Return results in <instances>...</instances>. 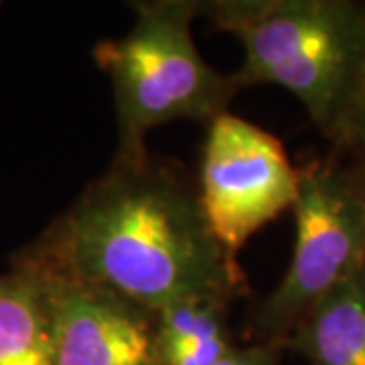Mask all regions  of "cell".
<instances>
[{
  "mask_svg": "<svg viewBox=\"0 0 365 365\" xmlns=\"http://www.w3.org/2000/svg\"><path fill=\"white\" fill-rule=\"evenodd\" d=\"M37 268L116 292L150 313L187 300L227 304L246 280L209 230L195 187L144 158L112 167L57 222Z\"/></svg>",
  "mask_w": 365,
  "mask_h": 365,
  "instance_id": "cell-1",
  "label": "cell"
},
{
  "mask_svg": "<svg viewBox=\"0 0 365 365\" xmlns=\"http://www.w3.org/2000/svg\"><path fill=\"white\" fill-rule=\"evenodd\" d=\"M199 16L244 49L242 90L270 83L290 91L333 140L365 53V4L351 0H209Z\"/></svg>",
  "mask_w": 365,
  "mask_h": 365,
  "instance_id": "cell-2",
  "label": "cell"
},
{
  "mask_svg": "<svg viewBox=\"0 0 365 365\" xmlns=\"http://www.w3.org/2000/svg\"><path fill=\"white\" fill-rule=\"evenodd\" d=\"M132 11L128 33L93 47L114 91L120 158L148 157L146 134L157 126L213 122L242 90L234 73L217 71L197 51L195 0L134 2Z\"/></svg>",
  "mask_w": 365,
  "mask_h": 365,
  "instance_id": "cell-3",
  "label": "cell"
},
{
  "mask_svg": "<svg viewBox=\"0 0 365 365\" xmlns=\"http://www.w3.org/2000/svg\"><path fill=\"white\" fill-rule=\"evenodd\" d=\"M294 248L288 270L254 317L262 337L284 343L302 317L364 268L365 213L361 175L335 160L299 169Z\"/></svg>",
  "mask_w": 365,
  "mask_h": 365,
  "instance_id": "cell-4",
  "label": "cell"
},
{
  "mask_svg": "<svg viewBox=\"0 0 365 365\" xmlns=\"http://www.w3.org/2000/svg\"><path fill=\"white\" fill-rule=\"evenodd\" d=\"M197 193L211 234L237 260L252 235L292 209L299 169L274 134L225 112L207 124Z\"/></svg>",
  "mask_w": 365,
  "mask_h": 365,
  "instance_id": "cell-5",
  "label": "cell"
},
{
  "mask_svg": "<svg viewBox=\"0 0 365 365\" xmlns=\"http://www.w3.org/2000/svg\"><path fill=\"white\" fill-rule=\"evenodd\" d=\"M33 270L49 300L53 365H155V313L112 290Z\"/></svg>",
  "mask_w": 365,
  "mask_h": 365,
  "instance_id": "cell-6",
  "label": "cell"
},
{
  "mask_svg": "<svg viewBox=\"0 0 365 365\" xmlns=\"http://www.w3.org/2000/svg\"><path fill=\"white\" fill-rule=\"evenodd\" d=\"M313 365H365V270L319 300L284 341Z\"/></svg>",
  "mask_w": 365,
  "mask_h": 365,
  "instance_id": "cell-7",
  "label": "cell"
},
{
  "mask_svg": "<svg viewBox=\"0 0 365 365\" xmlns=\"http://www.w3.org/2000/svg\"><path fill=\"white\" fill-rule=\"evenodd\" d=\"M0 365H53L49 300L33 268L0 278Z\"/></svg>",
  "mask_w": 365,
  "mask_h": 365,
  "instance_id": "cell-8",
  "label": "cell"
},
{
  "mask_svg": "<svg viewBox=\"0 0 365 365\" xmlns=\"http://www.w3.org/2000/svg\"><path fill=\"white\" fill-rule=\"evenodd\" d=\"M232 347L222 302L187 300L155 313V365H215Z\"/></svg>",
  "mask_w": 365,
  "mask_h": 365,
  "instance_id": "cell-9",
  "label": "cell"
},
{
  "mask_svg": "<svg viewBox=\"0 0 365 365\" xmlns=\"http://www.w3.org/2000/svg\"><path fill=\"white\" fill-rule=\"evenodd\" d=\"M333 143L345 148H355L365 153V53L361 69L353 88L351 100L341 118L339 128L333 136Z\"/></svg>",
  "mask_w": 365,
  "mask_h": 365,
  "instance_id": "cell-10",
  "label": "cell"
},
{
  "mask_svg": "<svg viewBox=\"0 0 365 365\" xmlns=\"http://www.w3.org/2000/svg\"><path fill=\"white\" fill-rule=\"evenodd\" d=\"M215 365H276L272 347H237L234 345Z\"/></svg>",
  "mask_w": 365,
  "mask_h": 365,
  "instance_id": "cell-11",
  "label": "cell"
},
{
  "mask_svg": "<svg viewBox=\"0 0 365 365\" xmlns=\"http://www.w3.org/2000/svg\"><path fill=\"white\" fill-rule=\"evenodd\" d=\"M359 175H361V189H364V213H365V160L359 167ZM364 270H365V258H364Z\"/></svg>",
  "mask_w": 365,
  "mask_h": 365,
  "instance_id": "cell-12",
  "label": "cell"
}]
</instances>
